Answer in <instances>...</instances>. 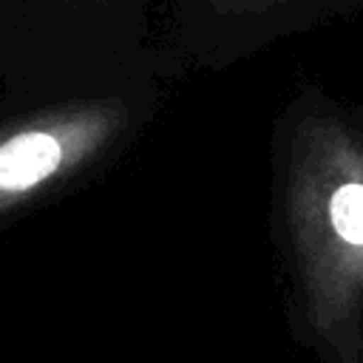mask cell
Returning <instances> with one entry per match:
<instances>
[{"mask_svg": "<svg viewBox=\"0 0 363 363\" xmlns=\"http://www.w3.org/2000/svg\"><path fill=\"white\" fill-rule=\"evenodd\" d=\"M286 221L323 332L363 301V130L337 113L298 119L286 156Z\"/></svg>", "mask_w": 363, "mask_h": 363, "instance_id": "6da1fadb", "label": "cell"}, {"mask_svg": "<svg viewBox=\"0 0 363 363\" xmlns=\"http://www.w3.org/2000/svg\"><path fill=\"white\" fill-rule=\"evenodd\" d=\"M128 125L119 99L74 102L0 130V213L88 167Z\"/></svg>", "mask_w": 363, "mask_h": 363, "instance_id": "7a4b0ae2", "label": "cell"}, {"mask_svg": "<svg viewBox=\"0 0 363 363\" xmlns=\"http://www.w3.org/2000/svg\"><path fill=\"white\" fill-rule=\"evenodd\" d=\"M207 3L221 14H258L275 6H286L292 0H207Z\"/></svg>", "mask_w": 363, "mask_h": 363, "instance_id": "3957f363", "label": "cell"}, {"mask_svg": "<svg viewBox=\"0 0 363 363\" xmlns=\"http://www.w3.org/2000/svg\"><path fill=\"white\" fill-rule=\"evenodd\" d=\"M96 3H105V0H96Z\"/></svg>", "mask_w": 363, "mask_h": 363, "instance_id": "277c9868", "label": "cell"}]
</instances>
